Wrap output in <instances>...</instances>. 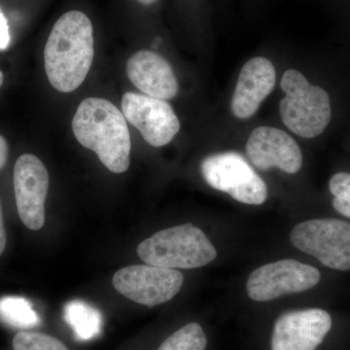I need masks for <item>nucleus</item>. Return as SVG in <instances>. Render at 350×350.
<instances>
[{"instance_id":"5701e85b","label":"nucleus","mask_w":350,"mask_h":350,"mask_svg":"<svg viewBox=\"0 0 350 350\" xmlns=\"http://www.w3.org/2000/svg\"><path fill=\"white\" fill-rule=\"evenodd\" d=\"M137 1L144 4V5H151V4L156 3L158 0H137Z\"/></svg>"},{"instance_id":"f257e3e1","label":"nucleus","mask_w":350,"mask_h":350,"mask_svg":"<svg viewBox=\"0 0 350 350\" xmlns=\"http://www.w3.org/2000/svg\"><path fill=\"white\" fill-rule=\"evenodd\" d=\"M94 59L93 25L80 11L64 14L53 27L44 49L48 80L62 93L81 86Z\"/></svg>"},{"instance_id":"9d476101","label":"nucleus","mask_w":350,"mask_h":350,"mask_svg":"<svg viewBox=\"0 0 350 350\" xmlns=\"http://www.w3.org/2000/svg\"><path fill=\"white\" fill-rule=\"evenodd\" d=\"M48 188L49 174L44 163L32 154L20 156L14 167L16 204L21 220L32 231L45 223Z\"/></svg>"},{"instance_id":"2eb2a0df","label":"nucleus","mask_w":350,"mask_h":350,"mask_svg":"<svg viewBox=\"0 0 350 350\" xmlns=\"http://www.w3.org/2000/svg\"><path fill=\"white\" fill-rule=\"evenodd\" d=\"M64 317L79 340H92L100 334L103 327L101 313L94 306L85 301H69L64 306Z\"/></svg>"},{"instance_id":"4468645a","label":"nucleus","mask_w":350,"mask_h":350,"mask_svg":"<svg viewBox=\"0 0 350 350\" xmlns=\"http://www.w3.org/2000/svg\"><path fill=\"white\" fill-rule=\"evenodd\" d=\"M126 75L139 91L159 100H172L178 93V82L172 66L151 51L135 53L126 63Z\"/></svg>"},{"instance_id":"20e7f679","label":"nucleus","mask_w":350,"mask_h":350,"mask_svg":"<svg viewBox=\"0 0 350 350\" xmlns=\"http://www.w3.org/2000/svg\"><path fill=\"white\" fill-rule=\"evenodd\" d=\"M280 85L285 93L280 103L284 125L301 137L321 135L332 116L330 98L325 90L310 84L296 69H288Z\"/></svg>"},{"instance_id":"0eeeda50","label":"nucleus","mask_w":350,"mask_h":350,"mask_svg":"<svg viewBox=\"0 0 350 350\" xmlns=\"http://www.w3.org/2000/svg\"><path fill=\"white\" fill-rule=\"evenodd\" d=\"M183 282L177 269L148 264L125 267L113 276V285L120 294L149 308L172 300Z\"/></svg>"},{"instance_id":"dca6fc26","label":"nucleus","mask_w":350,"mask_h":350,"mask_svg":"<svg viewBox=\"0 0 350 350\" xmlns=\"http://www.w3.org/2000/svg\"><path fill=\"white\" fill-rule=\"evenodd\" d=\"M0 319L16 328H33L40 323V319L31 304L22 297L0 299Z\"/></svg>"},{"instance_id":"f03ea898","label":"nucleus","mask_w":350,"mask_h":350,"mask_svg":"<svg viewBox=\"0 0 350 350\" xmlns=\"http://www.w3.org/2000/svg\"><path fill=\"white\" fill-rule=\"evenodd\" d=\"M72 131L77 142L94 151L110 172L128 170L130 131L123 113L111 101L98 98L83 100L73 117Z\"/></svg>"},{"instance_id":"6e6552de","label":"nucleus","mask_w":350,"mask_h":350,"mask_svg":"<svg viewBox=\"0 0 350 350\" xmlns=\"http://www.w3.org/2000/svg\"><path fill=\"white\" fill-rule=\"evenodd\" d=\"M320 278L314 267L297 260H280L253 271L246 283V291L251 300L269 301L312 289L319 284Z\"/></svg>"},{"instance_id":"4be33fe9","label":"nucleus","mask_w":350,"mask_h":350,"mask_svg":"<svg viewBox=\"0 0 350 350\" xmlns=\"http://www.w3.org/2000/svg\"><path fill=\"white\" fill-rule=\"evenodd\" d=\"M7 156H8V144L5 138L0 135V170L3 169L5 165Z\"/></svg>"},{"instance_id":"f8f14e48","label":"nucleus","mask_w":350,"mask_h":350,"mask_svg":"<svg viewBox=\"0 0 350 350\" xmlns=\"http://www.w3.org/2000/svg\"><path fill=\"white\" fill-rule=\"evenodd\" d=\"M250 162L260 170L278 167L286 174H297L303 163L299 145L288 133L271 126H259L246 142Z\"/></svg>"},{"instance_id":"39448f33","label":"nucleus","mask_w":350,"mask_h":350,"mask_svg":"<svg viewBox=\"0 0 350 350\" xmlns=\"http://www.w3.org/2000/svg\"><path fill=\"white\" fill-rule=\"evenodd\" d=\"M200 172L211 187L227 193L243 204L260 206L268 197L266 183L237 152L206 157L200 163Z\"/></svg>"},{"instance_id":"1a4fd4ad","label":"nucleus","mask_w":350,"mask_h":350,"mask_svg":"<svg viewBox=\"0 0 350 350\" xmlns=\"http://www.w3.org/2000/svg\"><path fill=\"white\" fill-rule=\"evenodd\" d=\"M122 113L139 131L147 144L154 147L169 144L180 130V122L167 101L146 94L126 93Z\"/></svg>"},{"instance_id":"ddd939ff","label":"nucleus","mask_w":350,"mask_h":350,"mask_svg":"<svg viewBox=\"0 0 350 350\" xmlns=\"http://www.w3.org/2000/svg\"><path fill=\"white\" fill-rule=\"evenodd\" d=\"M275 84V69L271 61L262 57L250 59L239 72L232 94V115L241 120L252 117Z\"/></svg>"},{"instance_id":"7ed1b4c3","label":"nucleus","mask_w":350,"mask_h":350,"mask_svg":"<svg viewBox=\"0 0 350 350\" xmlns=\"http://www.w3.org/2000/svg\"><path fill=\"white\" fill-rule=\"evenodd\" d=\"M144 262L167 269H197L215 259L217 251L206 234L192 224L175 226L154 234L138 245Z\"/></svg>"},{"instance_id":"f3484780","label":"nucleus","mask_w":350,"mask_h":350,"mask_svg":"<svg viewBox=\"0 0 350 350\" xmlns=\"http://www.w3.org/2000/svg\"><path fill=\"white\" fill-rule=\"evenodd\" d=\"M207 338L200 324L189 323L170 336L158 350H204Z\"/></svg>"},{"instance_id":"a211bd4d","label":"nucleus","mask_w":350,"mask_h":350,"mask_svg":"<svg viewBox=\"0 0 350 350\" xmlns=\"http://www.w3.org/2000/svg\"><path fill=\"white\" fill-rule=\"evenodd\" d=\"M14 350H68L61 340L34 332H20L13 338Z\"/></svg>"},{"instance_id":"9b49d317","label":"nucleus","mask_w":350,"mask_h":350,"mask_svg":"<svg viewBox=\"0 0 350 350\" xmlns=\"http://www.w3.org/2000/svg\"><path fill=\"white\" fill-rule=\"evenodd\" d=\"M332 328V319L320 308L293 310L276 319L271 350H317Z\"/></svg>"},{"instance_id":"412c9836","label":"nucleus","mask_w":350,"mask_h":350,"mask_svg":"<svg viewBox=\"0 0 350 350\" xmlns=\"http://www.w3.org/2000/svg\"><path fill=\"white\" fill-rule=\"evenodd\" d=\"M6 232L4 228L3 213H2L1 202H0V256L5 250Z\"/></svg>"},{"instance_id":"b1692460","label":"nucleus","mask_w":350,"mask_h":350,"mask_svg":"<svg viewBox=\"0 0 350 350\" xmlns=\"http://www.w3.org/2000/svg\"><path fill=\"white\" fill-rule=\"evenodd\" d=\"M3 81H4L3 73H2L1 70H0V87H1L2 84H3Z\"/></svg>"},{"instance_id":"6ab92c4d","label":"nucleus","mask_w":350,"mask_h":350,"mask_svg":"<svg viewBox=\"0 0 350 350\" xmlns=\"http://www.w3.org/2000/svg\"><path fill=\"white\" fill-rule=\"evenodd\" d=\"M329 189L333 195V206L338 213L350 218V174L338 172L331 177Z\"/></svg>"},{"instance_id":"423d86ee","label":"nucleus","mask_w":350,"mask_h":350,"mask_svg":"<svg viewBox=\"0 0 350 350\" xmlns=\"http://www.w3.org/2000/svg\"><path fill=\"white\" fill-rule=\"evenodd\" d=\"M295 247L312 255L324 266L350 269V224L338 219H312L295 226L290 232Z\"/></svg>"},{"instance_id":"aec40b11","label":"nucleus","mask_w":350,"mask_h":350,"mask_svg":"<svg viewBox=\"0 0 350 350\" xmlns=\"http://www.w3.org/2000/svg\"><path fill=\"white\" fill-rule=\"evenodd\" d=\"M8 22L4 14L0 10V51L6 50L10 44Z\"/></svg>"}]
</instances>
